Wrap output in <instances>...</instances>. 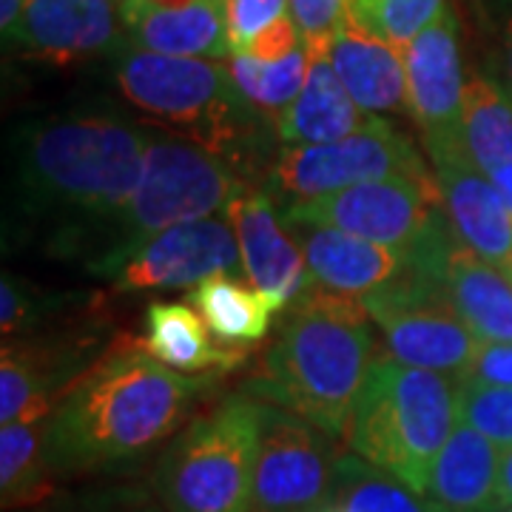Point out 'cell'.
Masks as SVG:
<instances>
[{
  "mask_svg": "<svg viewBox=\"0 0 512 512\" xmlns=\"http://www.w3.org/2000/svg\"><path fill=\"white\" fill-rule=\"evenodd\" d=\"M197 382L128 342L80 373L46 419V458L55 476L111 473L180 433Z\"/></svg>",
  "mask_w": 512,
  "mask_h": 512,
  "instance_id": "obj_1",
  "label": "cell"
},
{
  "mask_svg": "<svg viewBox=\"0 0 512 512\" xmlns=\"http://www.w3.org/2000/svg\"><path fill=\"white\" fill-rule=\"evenodd\" d=\"M367 319L362 296L311 285L285 311L265 353V373L251 390L330 439H345L367 373L379 359Z\"/></svg>",
  "mask_w": 512,
  "mask_h": 512,
  "instance_id": "obj_2",
  "label": "cell"
},
{
  "mask_svg": "<svg viewBox=\"0 0 512 512\" xmlns=\"http://www.w3.org/2000/svg\"><path fill=\"white\" fill-rule=\"evenodd\" d=\"M146 146V131L123 117H49L20 140V185L37 208L114 222L140 185Z\"/></svg>",
  "mask_w": 512,
  "mask_h": 512,
  "instance_id": "obj_3",
  "label": "cell"
},
{
  "mask_svg": "<svg viewBox=\"0 0 512 512\" xmlns=\"http://www.w3.org/2000/svg\"><path fill=\"white\" fill-rule=\"evenodd\" d=\"M458 424V379L382 353L348 424L350 453L424 495L430 470Z\"/></svg>",
  "mask_w": 512,
  "mask_h": 512,
  "instance_id": "obj_4",
  "label": "cell"
},
{
  "mask_svg": "<svg viewBox=\"0 0 512 512\" xmlns=\"http://www.w3.org/2000/svg\"><path fill=\"white\" fill-rule=\"evenodd\" d=\"M114 80L148 120L220 157L251 137L254 106L239 94L228 63L160 55L126 40L114 55Z\"/></svg>",
  "mask_w": 512,
  "mask_h": 512,
  "instance_id": "obj_5",
  "label": "cell"
},
{
  "mask_svg": "<svg viewBox=\"0 0 512 512\" xmlns=\"http://www.w3.org/2000/svg\"><path fill=\"white\" fill-rule=\"evenodd\" d=\"M259 402L228 396L165 444L151 490L165 512H254Z\"/></svg>",
  "mask_w": 512,
  "mask_h": 512,
  "instance_id": "obj_6",
  "label": "cell"
},
{
  "mask_svg": "<svg viewBox=\"0 0 512 512\" xmlns=\"http://www.w3.org/2000/svg\"><path fill=\"white\" fill-rule=\"evenodd\" d=\"M239 188L245 185L237 183L220 154L185 137L148 134L143 177L126 211L114 220L120 239L100 265L103 274H114L146 239L177 225L211 220L228 208Z\"/></svg>",
  "mask_w": 512,
  "mask_h": 512,
  "instance_id": "obj_7",
  "label": "cell"
},
{
  "mask_svg": "<svg viewBox=\"0 0 512 512\" xmlns=\"http://www.w3.org/2000/svg\"><path fill=\"white\" fill-rule=\"evenodd\" d=\"M285 222H311L336 228L407 254L410 262L441 265L456 245L441 211L439 183L390 177L342 188L285 208Z\"/></svg>",
  "mask_w": 512,
  "mask_h": 512,
  "instance_id": "obj_8",
  "label": "cell"
},
{
  "mask_svg": "<svg viewBox=\"0 0 512 512\" xmlns=\"http://www.w3.org/2000/svg\"><path fill=\"white\" fill-rule=\"evenodd\" d=\"M362 299L396 362L453 379H461L473 365L481 339L458 316L436 271L410 265L399 279Z\"/></svg>",
  "mask_w": 512,
  "mask_h": 512,
  "instance_id": "obj_9",
  "label": "cell"
},
{
  "mask_svg": "<svg viewBox=\"0 0 512 512\" xmlns=\"http://www.w3.org/2000/svg\"><path fill=\"white\" fill-rule=\"evenodd\" d=\"M390 177L436 183L413 143L379 117L339 143L285 148L274 165V188L291 200L288 205Z\"/></svg>",
  "mask_w": 512,
  "mask_h": 512,
  "instance_id": "obj_10",
  "label": "cell"
},
{
  "mask_svg": "<svg viewBox=\"0 0 512 512\" xmlns=\"http://www.w3.org/2000/svg\"><path fill=\"white\" fill-rule=\"evenodd\" d=\"M325 430L271 402H259L254 512H322L336 476Z\"/></svg>",
  "mask_w": 512,
  "mask_h": 512,
  "instance_id": "obj_11",
  "label": "cell"
},
{
  "mask_svg": "<svg viewBox=\"0 0 512 512\" xmlns=\"http://www.w3.org/2000/svg\"><path fill=\"white\" fill-rule=\"evenodd\" d=\"M407 106L421 128L427 154L458 151L464 146V66L458 46V20L447 6L433 26H427L407 49Z\"/></svg>",
  "mask_w": 512,
  "mask_h": 512,
  "instance_id": "obj_12",
  "label": "cell"
},
{
  "mask_svg": "<svg viewBox=\"0 0 512 512\" xmlns=\"http://www.w3.org/2000/svg\"><path fill=\"white\" fill-rule=\"evenodd\" d=\"M237 271H242V259L234 231L211 217L146 239L111 276L117 291H165Z\"/></svg>",
  "mask_w": 512,
  "mask_h": 512,
  "instance_id": "obj_13",
  "label": "cell"
},
{
  "mask_svg": "<svg viewBox=\"0 0 512 512\" xmlns=\"http://www.w3.org/2000/svg\"><path fill=\"white\" fill-rule=\"evenodd\" d=\"M237 239L242 274L262 293L274 313L288 311L313 285L308 259L299 242L282 231V220L265 191L239 188L225 208Z\"/></svg>",
  "mask_w": 512,
  "mask_h": 512,
  "instance_id": "obj_14",
  "label": "cell"
},
{
  "mask_svg": "<svg viewBox=\"0 0 512 512\" xmlns=\"http://www.w3.org/2000/svg\"><path fill=\"white\" fill-rule=\"evenodd\" d=\"M430 163L453 239L512 279V208L498 188L473 165L467 148L433 154Z\"/></svg>",
  "mask_w": 512,
  "mask_h": 512,
  "instance_id": "obj_15",
  "label": "cell"
},
{
  "mask_svg": "<svg viewBox=\"0 0 512 512\" xmlns=\"http://www.w3.org/2000/svg\"><path fill=\"white\" fill-rule=\"evenodd\" d=\"M6 43L32 60L72 66L100 55H117L126 29L117 0H29V9Z\"/></svg>",
  "mask_w": 512,
  "mask_h": 512,
  "instance_id": "obj_16",
  "label": "cell"
},
{
  "mask_svg": "<svg viewBox=\"0 0 512 512\" xmlns=\"http://www.w3.org/2000/svg\"><path fill=\"white\" fill-rule=\"evenodd\" d=\"M330 66L365 114H390L407 103L404 52L348 3L330 43Z\"/></svg>",
  "mask_w": 512,
  "mask_h": 512,
  "instance_id": "obj_17",
  "label": "cell"
},
{
  "mask_svg": "<svg viewBox=\"0 0 512 512\" xmlns=\"http://www.w3.org/2000/svg\"><path fill=\"white\" fill-rule=\"evenodd\" d=\"M308 259L313 285L348 296H367L390 285L410 268V259L396 248L350 237L336 228L311 222H288Z\"/></svg>",
  "mask_w": 512,
  "mask_h": 512,
  "instance_id": "obj_18",
  "label": "cell"
},
{
  "mask_svg": "<svg viewBox=\"0 0 512 512\" xmlns=\"http://www.w3.org/2000/svg\"><path fill=\"white\" fill-rule=\"evenodd\" d=\"M305 43V40H302ZM330 43H305L311 57V72L302 94L293 100V106L276 120V134L288 146H325L339 143L359 128L373 114L356 106L348 89L342 86L339 74L330 66Z\"/></svg>",
  "mask_w": 512,
  "mask_h": 512,
  "instance_id": "obj_19",
  "label": "cell"
},
{
  "mask_svg": "<svg viewBox=\"0 0 512 512\" xmlns=\"http://www.w3.org/2000/svg\"><path fill=\"white\" fill-rule=\"evenodd\" d=\"M501 456V447L458 419L424 490L433 512H498Z\"/></svg>",
  "mask_w": 512,
  "mask_h": 512,
  "instance_id": "obj_20",
  "label": "cell"
},
{
  "mask_svg": "<svg viewBox=\"0 0 512 512\" xmlns=\"http://www.w3.org/2000/svg\"><path fill=\"white\" fill-rule=\"evenodd\" d=\"M126 40L160 55L205 57L222 60L231 57L228 43V15L225 0H197L180 9H157L123 18Z\"/></svg>",
  "mask_w": 512,
  "mask_h": 512,
  "instance_id": "obj_21",
  "label": "cell"
},
{
  "mask_svg": "<svg viewBox=\"0 0 512 512\" xmlns=\"http://www.w3.org/2000/svg\"><path fill=\"white\" fill-rule=\"evenodd\" d=\"M441 285L458 316L481 342L512 345V279L467 248L453 245L441 268Z\"/></svg>",
  "mask_w": 512,
  "mask_h": 512,
  "instance_id": "obj_22",
  "label": "cell"
},
{
  "mask_svg": "<svg viewBox=\"0 0 512 512\" xmlns=\"http://www.w3.org/2000/svg\"><path fill=\"white\" fill-rule=\"evenodd\" d=\"M143 348L177 373H202L239 362L237 350H222L211 342L202 316L183 302H151L146 311Z\"/></svg>",
  "mask_w": 512,
  "mask_h": 512,
  "instance_id": "obj_23",
  "label": "cell"
},
{
  "mask_svg": "<svg viewBox=\"0 0 512 512\" xmlns=\"http://www.w3.org/2000/svg\"><path fill=\"white\" fill-rule=\"evenodd\" d=\"M461 134L481 174L493 177L495 171L512 165V97L493 77H467Z\"/></svg>",
  "mask_w": 512,
  "mask_h": 512,
  "instance_id": "obj_24",
  "label": "cell"
},
{
  "mask_svg": "<svg viewBox=\"0 0 512 512\" xmlns=\"http://www.w3.org/2000/svg\"><path fill=\"white\" fill-rule=\"evenodd\" d=\"M43 439L46 421H18L0 430V498L6 510H29L55 498V470Z\"/></svg>",
  "mask_w": 512,
  "mask_h": 512,
  "instance_id": "obj_25",
  "label": "cell"
},
{
  "mask_svg": "<svg viewBox=\"0 0 512 512\" xmlns=\"http://www.w3.org/2000/svg\"><path fill=\"white\" fill-rule=\"evenodd\" d=\"M191 299L202 322L225 345H256L271 328L274 308L262 299V293L251 282H242L234 274H214L202 279Z\"/></svg>",
  "mask_w": 512,
  "mask_h": 512,
  "instance_id": "obj_26",
  "label": "cell"
},
{
  "mask_svg": "<svg viewBox=\"0 0 512 512\" xmlns=\"http://www.w3.org/2000/svg\"><path fill=\"white\" fill-rule=\"evenodd\" d=\"M330 504L342 512H433L424 495L356 453L336 461Z\"/></svg>",
  "mask_w": 512,
  "mask_h": 512,
  "instance_id": "obj_27",
  "label": "cell"
},
{
  "mask_svg": "<svg viewBox=\"0 0 512 512\" xmlns=\"http://www.w3.org/2000/svg\"><path fill=\"white\" fill-rule=\"evenodd\" d=\"M228 69H231L239 94L254 109L279 120L305 89L308 72H311V57L302 43L293 55L282 57L276 63H262L251 55H231Z\"/></svg>",
  "mask_w": 512,
  "mask_h": 512,
  "instance_id": "obj_28",
  "label": "cell"
},
{
  "mask_svg": "<svg viewBox=\"0 0 512 512\" xmlns=\"http://www.w3.org/2000/svg\"><path fill=\"white\" fill-rule=\"evenodd\" d=\"M55 404L37 373L35 356H26L18 348L3 345L0 362V424L18 421H46Z\"/></svg>",
  "mask_w": 512,
  "mask_h": 512,
  "instance_id": "obj_29",
  "label": "cell"
},
{
  "mask_svg": "<svg viewBox=\"0 0 512 512\" xmlns=\"http://www.w3.org/2000/svg\"><path fill=\"white\" fill-rule=\"evenodd\" d=\"M348 6L404 52L427 26L439 20L447 0H348Z\"/></svg>",
  "mask_w": 512,
  "mask_h": 512,
  "instance_id": "obj_30",
  "label": "cell"
},
{
  "mask_svg": "<svg viewBox=\"0 0 512 512\" xmlns=\"http://www.w3.org/2000/svg\"><path fill=\"white\" fill-rule=\"evenodd\" d=\"M458 419L476 427L495 447H512V387L458 379Z\"/></svg>",
  "mask_w": 512,
  "mask_h": 512,
  "instance_id": "obj_31",
  "label": "cell"
},
{
  "mask_svg": "<svg viewBox=\"0 0 512 512\" xmlns=\"http://www.w3.org/2000/svg\"><path fill=\"white\" fill-rule=\"evenodd\" d=\"M228 15V43L231 52L242 55L271 23L291 15L288 0H225Z\"/></svg>",
  "mask_w": 512,
  "mask_h": 512,
  "instance_id": "obj_32",
  "label": "cell"
},
{
  "mask_svg": "<svg viewBox=\"0 0 512 512\" xmlns=\"http://www.w3.org/2000/svg\"><path fill=\"white\" fill-rule=\"evenodd\" d=\"M49 512H165L154 490L143 487H111L89 495H77L72 501L55 504Z\"/></svg>",
  "mask_w": 512,
  "mask_h": 512,
  "instance_id": "obj_33",
  "label": "cell"
},
{
  "mask_svg": "<svg viewBox=\"0 0 512 512\" xmlns=\"http://www.w3.org/2000/svg\"><path fill=\"white\" fill-rule=\"evenodd\" d=\"M291 18L296 20L305 43H325L333 40L336 26L345 15L348 0H288Z\"/></svg>",
  "mask_w": 512,
  "mask_h": 512,
  "instance_id": "obj_34",
  "label": "cell"
},
{
  "mask_svg": "<svg viewBox=\"0 0 512 512\" xmlns=\"http://www.w3.org/2000/svg\"><path fill=\"white\" fill-rule=\"evenodd\" d=\"M461 379L481 384H495V387H512V345L501 342H481L476 350L473 365Z\"/></svg>",
  "mask_w": 512,
  "mask_h": 512,
  "instance_id": "obj_35",
  "label": "cell"
},
{
  "mask_svg": "<svg viewBox=\"0 0 512 512\" xmlns=\"http://www.w3.org/2000/svg\"><path fill=\"white\" fill-rule=\"evenodd\" d=\"M299 46H302V32H299L296 20L291 15H285V18L271 23L242 55H251L256 60H262V63H276L282 57L293 55Z\"/></svg>",
  "mask_w": 512,
  "mask_h": 512,
  "instance_id": "obj_36",
  "label": "cell"
},
{
  "mask_svg": "<svg viewBox=\"0 0 512 512\" xmlns=\"http://www.w3.org/2000/svg\"><path fill=\"white\" fill-rule=\"evenodd\" d=\"M23 319H26V299L18 291V285L9 276H3V285H0V328H3V336L15 333L23 325Z\"/></svg>",
  "mask_w": 512,
  "mask_h": 512,
  "instance_id": "obj_37",
  "label": "cell"
},
{
  "mask_svg": "<svg viewBox=\"0 0 512 512\" xmlns=\"http://www.w3.org/2000/svg\"><path fill=\"white\" fill-rule=\"evenodd\" d=\"M26 9H29V0H0V29L6 40L15 35Z\"/></svg>",
  "mask_w": 512,
  "mask_h": 512,
  "instance_id": "obj_38",
  "label": "cell"
},
{
  "mask_svg": "<svg viewBox=\"0 0 512 512\" xmlns=\"http://www.w3.org/2000/svg\"><path fill=\"white\" fill-rule=\"evenodd\" d=\"M512 510V447L501 456L498 470V512Z\"/></svg>",
  "mask_w": 512,
  "mask_h": 512,
  "instance_id": "obj_39",
  "label": "cell"
},
{
  "mask_svg": "<svg viewBox=\"0 0 512 512\" xmlns=\"http://www.w3.org/2000/svg\"><path fill=\"white\" fill-rule=\"evenodd\" d=\"M490 183L498 188V194L504 197V202L512 208V165L507 168H501V171H495L493 177H490Z\"/></svg>",
  "mask_w": 512,
  "mask_h": 512,
  "instance_id": "obj_40",
  "label": "cell"
},
{
  "mask_svg": "<svg viewBox=\"0 0 512 512\" xmlns=\"http://www.w3.org/2000/svg\"><path fill=\"white\" fill-rule=\"evenodd\" d=\"M504 74H507V92L512 97V18L504 26Z\"/></svg>",
  "mask_w": 512,
  "mask_h": 512,
  "instance_id": "obj_41",
  "label": "cell"
},
{
  "mask_svg": "<svg viewBox=\"0 0 512 512\" xmlns=\"http://www.w3.org/2000/svg\"><path fill=\"white\" fill-rule=\"evenodd\" d=\"M322 512H342V510H339V507H333V504H328Z\"/></svg>",
  "mask_w": 512,
  "mask_h": 512,
  "instance_id": "obj_42",
  "label": "cell"
},
{
  "mask_svg": "<svg viewBox=\"0 0 512 512\" xmlns=\"http://www.w3.org/2000/svg\"><path fill=\"white\" fill-rule=\"evenodd\" d=\"M487 3H512V0H487Z\"/></svg>",
  "mask_w": 512,
  "mask_h": 512,
  "instance_id": "obj_43",
  "label": "cell"
},
{
  "mask_svg": "<svg viewBox=\"0 0 512 512\" xmlns=\"http://www.w3.org/2000/svg\"><path fill=\"white\" fill-rule=\"evenodd\" d=\"M117 3H123V0H117Z\"/></svg>",
  "mask_w": 512,
  "mask_h": 512,
  "instance_id": "obj_44",
  "label": "cell"
},
{
  "mask_svg": "<svg viewBox=\"0 0 512 512\" xmlns=\"http://www.w3.org/2000/svg\"><path fill=\"white\" fill-rule=\"evenodd\" d=\"M507 512H512V510H507Z\"/></svg>",
  "mask_w": 512,
  "mask_h": 512,
  "instance_id": "obj_45",
  "label": "cell"
}]
</instances>
